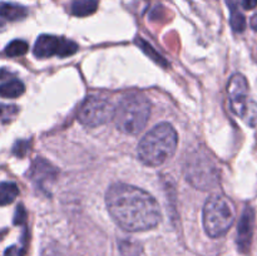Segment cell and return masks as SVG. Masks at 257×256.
I'll list each match as a JSON object with an SVG mask.
<instances>
[{"label":"cell","mask_w":257,"mask_h":256,"mask_svg":"<svg viewBox=\"0 0 257 256\" xmlns=\"http://www.w3.org/2000/svg\"><path fill=\"white\" fill-rule=\"evenodd\" d=\"M228 3V7H230L231 10V15H230V23H231V27H232L233 32L236 33H242L243 30L246 29V19L238 9L236 8V5L233 4L231 0H227Z\"/></svg>","instance_id":"9a60e30c"},{"label":"cell","mask_w":257,"mask_h":256,"mask_svg":"<svg viewBox=\"0 0 257 256\" xmlns=\"http://www.w3.org/2000/svg\"><path fill=\"white\" fill-rule=\"evenodd\" d=\"M178 136L170 123L155 125L138 145V158L145 165L157 167L170 160L176 152Z\"/></svg>","instance_id":"7a4b0ae2"},{"label":"cell","mask_w":257,"mask_h":256,"mask_svg":"<svg viewBox=\"0 0 257 256\" xmlns=\"http://www.w3.org/2000/svg\"><path fill=\"white\" fill-rule=\"evenodd\" d=\"M251 28H252L253 30H257V13L253 15L252 19H251Z\"/></svg>","instance_id":"cb8c5ba5"},{"label":"cell","mask_w":257,"mask_h":256,"mask_svg":"<svg viewBox=\"0 0 257 256\" xmlns=\"http://www.w3.org/2000/svg\"><path fill=\"white\" fill-rule=\"evenodd\" d=\"M213 168L207 170V160L203 158L201 153H196L195 157L187 161V166H186L187 180H190L193 186L201 190H206V187L211 185L210 177Z\"/></svg>","instance_id":"ba28073f"},{"label":"cell","mask_w":257,"mask_h":256,"mask_svg":"<svg viewBox=\"0 0 257 256\" xmlns=\"http://www.w3.org/2000/svg\"><path fill=\"white\" fill-rule=\"evenodd\" d=\"M19 195V188L14 182L0 183V206H7L12 203Z\"/></svg>","instance_id":"5bb4252c"},{"label":"cell","mask_w":257,"mask_h":256,"mask_svg":"<svg viewBox=\"0 0 257 256\" xmlns=\"http://www.w3.org/2000/svg\"><path fill=\"white\" fill-rule=\"evenodd\" d=\"M113 220L130 232L152 230L160 223V205L151 193L127 183H114L105 196Z\"/></svg>","instance_id":"6da1fadb"},{"label":"cell","mask_w":257,"mask_h":256,"mask_svg":"<svg viewBox=\"0 0 257 256\" xmlns=\"http://www.w3.org/2000/svg\"><path fill=\"white\" fill-rule=\"evenodd\" d=\"M119 248L123 256H140L142 251L140 243L133 242V241H122Z\"/></svg>","instance_id":"ac0fdd59"},{"label":"cell","mask_w":257,"mask_h":256,"mask_svg":"<svg viewBox=\"0 0 257 256\" xmlns=\"http://www.w3.org/2000/svg\"><path fill=\"white\" fill-rule=\"evenodd\" d=\"M30 178L39 190H47L50 183L57 178V170L48 161L37 158L30 170Z\"/></svg>","instance_id":"30bf717a"},{"label":"cell","mask_w":257,"mask_h":256,"mask_svg":"<svg viewBox=\"0 0 257 256\" xmlns=\"http://www.w3.org/2000/svg\"><path fill=\"white\" fill-rule=\"evenodd\" d=\"M4 256H24V252L18 246H10V247L5 250Z\"/></svg>","instance_id":"7402d4cb"},{"label":"cell","mask_w":257,"mask_h":256,"mask_svg":"<svg viewBox=\"0 0 257 256\" xmlns=\"http://www.w3.org/2000/svg\"><path fill=\"white\" fill-rule=\"evenodd\" d=\"M236 218V208L232 201L225 195L210 196L203 206V227L210 237L217 238L226 235Z\"/></svg>","instance_id":"277c9868"},{"label":"cell","mask_w":257,"mask_h":256,"mask_svg":"<svg viewBox=\"0 0 257 256\" xmlns=\"http://www.w3.org/2000/svg\"><path fill=\"white\" fill-rule=\"evenodd\" d=\"M77 52L78 45L74 42L54 35H40L35 42L33 50L34 55L38 58H49L53 55L65 58L75 54Z\"/></svg>","instance_id":"52a82bcc"},{"label":"cell","mask_w":257,"mask_h":256,"mask_svg":"<svg viewBox=\"0 0 257 256\" xmlns=\"http://www.w3.org/2000/svg\"><path fill=\"white\" fill-rule=\"evenodd\" d=\"M230 107L236 115L248 125H255L257 120V104L248 98V84L242 74H233L227 84Z\"/></svg>","instance_id":"5b68a950"},{"label":"cell","mask_w":257,"mask_h":256,"mask_svg":"<svg viewBox=\"0 0 257 256\" xmlns=\"http://www.w3.org/2000/svg\"><path fill=\"white\" fill-rule=\"evenodd\" d=\"M3 28H4V24H3V23H2V22H0V30H2V29H3Z\"/></svg>","instance_id":"d4e9b609"},{"label":"cell","mask_w":257,"mask_h":256,"mask_svg":"<svg viewBox=\"0 0 257 256\" xmlns=\"http://www.w3.org/2000/svg\"><path fill=\"white\" fill-rule=\"evenodd\" d=\"M253 222H255V212L250 206L243 210L240 222L237 226V246L241 252H248L252 242Z\"/></svg>","instance_id":"9c48e42d"},{"label":"cell","mask_w":257,"mask_h":256,"mask_svg":"<svg viewBox=\"0 0 257 256\" xmlns=\"http://www.w3.org/2000/svg\"><path fill=\"white\" fill-rule=\"evenodd\" d=\"M24 92V83L18 79H13L0 84V97L3 98H18Z\"/></svg>","instance_id":"4fadbf2b"},{"label":"cell","mask_w":257,"mask_h":256,"mask_svg":"<svg viewBox=\"0 0 257 256\" xmlns=\"http://www.w3.org/2000/svg\"><path fill=\"white\" fill-rule=\"evenodd\" d=\"M238 4L245 10H251L253 8H256L257 0H238Z\"/></svg>","instance_id":"603a6c76"},{"label":"cell","mask_w":257,"mask_h":256,"mask_svg":"<svg viewBox=\"0 0 257 256\" xmlns=\"http://www.w3.org/2000/svg\"><path fill=\"white\" fill-rule=\"evenodd\" d=\"M25 218H27V212H25V210H24V206L19 205L18 206L17 211H15L14 223L15 225H20V223L24 222Z\"/></svg>","instance_id":"44dd1931"},{"label":"cell","mask_w":257,"mask_h":256,"mask_svg":"<svg viewBox=\"0 0 257 256\" xmlns=\"http://www.w3.org/2000/svg\"><path fill=\"white\" fill-rule=\"evenodd\" d=\"M115 108L105 98L89 97L84 100L78 113V119L85 127H98L114 118Z\"/></svg>","instance_id":"8992f818"},{"label":"cell","mask_w":257,"mask_h":256,"mask_svg":"<svg viewBox=\"0 0 257 256\" xmlns=\"http://www.w3.org/2000/svg\"><path fill=\"white\" fill-rule=\"evenodd\" d=\"M28 15L27 8L14 3H0V17L10 22L24 19Z\"/></svg>","instance_id":"8fae6325"},{"label":"cell","mask_w":257,"mask_h":256,"mask_svg":"<svg viewBox=\"0 0 257 256\" xmlns=\"http://www.w3.org/2000/svg\"><path fill=\"white\" fill-rule=\"evenodd\" d=\"M151 115V102L146 95L133 93L122 98L115 108V125L125 135H138L147 125Z\"/></svg>","instance_id":"3957f363"},{"label":"cell","mask_w":257,"mask_h":256,"mask_svg":"<svg viewBox=\"0 0 257 256\" xmlns=\"http://www.w3.org/2000/svg\"><path fill=\"white\" fill-rule=\"evenodd\" d=\"M18 108L15 105H5L0 104V120L3 122H8V120H12L13 118L17 115Z\"/></svg>","instance_id":"d6986e66"},{"label":"cell","mask_w":257,"mask_h":256,"mask_svg":"<svg viewBox=\"0 0 257 256\" xmlns=\"http://www.w3.org/2000/svg\"><path fill=\"white\" fill-rule=\"evenodd\" d=\"M28 43L24 40H13L5 48V54L10 58L14 57H20V55H24L28 52Z\"/></svg>","instance_id":"2e32d148"},{"label":"cell","mask_w":257,"mask_h":256,"mask_svg":"<svg viewBox=\"0 0 257 256\" xmlns=\"http://www.w3.org/2000/svg\"><path fill=\"white\" fill-rule=\"evenodd\" d=\"M136 44L138 45V47L141 48V49L143 50V52L146 53V54L148 55L150 58H152L155 62L160 63L161 65H163V67H167V62H166L165 59H163V57L161 54H158L157 52H155V49H153V47L151 44H148L146 40H143L142 38H137L136 39Z\"/></svg>","instance_id":"e0dca14e"},{"label":"cell","mask_w":257,"mask_h":256,"mask_svg":"<svg viewBox=\"0 0 257 256\" xmlns=\"http://www.w3.org/2000/svg\"><path fill=\"white\" fill-rule=\"evenodd\" d=\"M98 0H74L72 4V13L75 17H88L97 12Z\"/></svg>","instance_id":"7c38bea8"},{"label":"cell","mask_w":257,"mask_h":256,"mask_svg":"<svg viewBox=\"0 0 257 256\" xmlns=\"http://www.w3.org/2000/svg\"><path fill=\"white\" fill-rule=\"evenodd\" d=\"M28 150H29V142L28 141H19V142L15 143L14 148H13V152H14V155L23 157L28 152Z\"/></svg>","instance_id":"ffe728a7"}]
</instances>
